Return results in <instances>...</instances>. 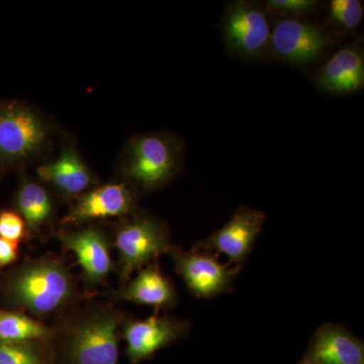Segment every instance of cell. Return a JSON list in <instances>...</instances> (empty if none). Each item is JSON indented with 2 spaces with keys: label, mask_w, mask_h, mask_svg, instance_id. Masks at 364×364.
Instances as JSON below:
<instances>
[{
  "label": "cell",
  "mask_w": 364,
  "mask_h": 364,
  "mask_svg": "<svg viewBox=\"0 0 364 364\" xmlns=\"http://www.w3.org/2000/svg\"><path fill=\"white\" fill-rule=\"evenodd\" d=\"M124 318V313L109 304L71 309L52 327L56 364H119Z\"/></svg>",
  "instance_id": "6da1fadb"
},
{
  "label": "cell",
  "mask_w": 364,
  "mask_h": 364,
  "mask_svg": "<svg viewBox=\"0 0 364 364\" xmlns=\"http://www.w3.org/2000/svg\"><path fill=\"white\" fill-rule=\"evenodd\" d=\"M0 291L11 310L40 321L61 317L78 299L70 270L63 260L52 255L30 258L14 267L4 277Z\"/></svg>",
  "instance_id": "7a4b0ae2"
},
{
  "label": "cell",
  "mask_w": 364,
  "mask_h": 364,
  "mask_svg": "<svg viewBox=\"0 0 364 364\" xmlns=\"http://www.w3.org/2000/svg\"><path fill=\"white\" fill-rule=\"evenodd\" d=\"M112 245L119 257L122 284L132 274L158 261L164 253L176 247L165 224L151 215H136L117 226Z\"/></svg>",
  "instance_id": "3957f363"
},
{
  "label": "cell",
  "mask_w": 364,
  "mask_h": 364,
  "mask_svg": "<svg viewBox=\"0 0 364 364\" xmlns=\"http://www.w3.org/2000/svg\"><path fill=\"white\" fill-rule=\"evenodd\" d=\"M46 139L47 129L30 107L18 102H0V171L32 156Z\"/></svg>",
  "instance_id": "277c9868"
},
{
  "label": "cell",
  "mask_w": 364,
  "mask_h": 364,
  "mask_svg": "<svg viewBox=\"0 0 364 364\" xmlns=\"http://www.w3.org/2000/svg\"><path fill=\"white\" fill-rule=\"evenodd\" d=\"M179 158L178 146L168 136H141L132 143L124 173L141 188L152 191L162 188L176 176Z\"/></svg>",
  "instance_id": "5b68a950"
},
{
  "label": "cell",
  "mask_w": 364,
  "mask_h": 364,
  "mask_svg": "<svg viewBox=\"0 0 364 364\" xmlns=\"http://www.w3.org/2000/svg\"><path fill=\"white\" fill-rule=\"evenodd\" d=\"M169 254L177 274L196 298L213 299L233 291L241 268L222 264L215 254L195 247L184 251L176 246Z\"/></svg>",
  "instance_id": "8992f818"
},
{
  "label": "cell",
  "mask_w": 364,
  "mask_h": 364,
  "mask_svg": "<svg viewBox=\"0 0 364 364\" xmlns=\"http://www.w3.org/2000/svg\"><path fill=\"white\" fill-rule=\"evenodd\" d=\"M191 323L156 313L147 318H126L121 327V337L126 342V355L130 364H140L155 354L186 337Z\"/></svg>",
  "instance_id": "52a82bcc"
},
{
  "label": "cell",
  "mask_w": 364,
  "mask_h": 364,
  "mask_svg": "<svg viewBox=\"0 0 364 364\" xmlns=\"http://www.w3.org/2000/svg\"><path fill=\"white\" fill-rule=\"evenodd\" d=\"M222 28L228 49L244 58H256L269 46V21L262 9L251 2L240 0L228 4Z\"/></svg>",
  "instance_id": "ba28073f"
},
{
  "label": "cell",
  "mask_w": 364,
  "mask_h": 364,
  "mask_svg": "<svg viewBox=\"0 0 364 364\" xmlns=\"http://www.w3.org/2000/svg\"><path fill=\"white\" fill-rule=\"evenodd\" d=\"M267 214L247 207H239L231 220L195 248L228 257L227 264L242 268L252 252L256 240L262 231Z\"/></svg>",
  "instance_id": "9c48e42d"
},
{
  "label": "cell",
  "mask_w": 364,
  "mask_h": 364,
  "mask_svg": "<svg viewBox=\"0 0 364 364\" xmlns=\"http://www.w3.org/2000/svg\"><path fill=\"white\" fill-rule=\"evenodd\" d=\"M327 33L311 21L299 18L277 20L272 28L270 48L280 60L305 65L317 60L329 46Z\"/></svg>",
  "instance_id": "30bf717a"
},
{
  "label": "cell",
  "mask_w": 364,
  "mask_h": 364,
  "mask_svg": "<svg viewBox=\"0 0 364 364\" xmlns=\"http://www.w3.org/2000/svg\"><path fill=\"white\" fill-rule=\"evenodd\" d=\"M60 241L66 250L77 258L83 279L90 287L105 284L114 269L112 244L107 235L97 227L82 228L60 234Z\"/></svg>",
  "instance_id": "8fae6325"
},
{
  "label": "cell",
  "mask_w": 364,
  "mask_h": 364,
  "mask_svg": "<svg viewBox=\"0 0 364 364\" xmlns=\"http://www.w3.org/2000/svg\"><path fill=\"white\" fill-rule=\"evenodd\" d=\"M304 364H364L363 340L336 323H325L314 334Z\"/></svg>",
  "instance_id": "7c38bea8"
},
{
  "label": "cell",
  "mask_w": 364,
  "mask_h": 364,
  "mask_svg": "<svg viewBox=\"0 0 364 364\" xmlns=\"http://www.w3.org/2000/svg\"><path fill=\"white\" fill-rule=\"evenodd\" d=\"M135 198L124 183H109L81 196L64 219V224L79 225L95 220L124 217L133 212Z\"/></svg>",
  "instance_id": "4fadbf2b"
},
{
  "label": "cell",
  "mask_w": 364,
  "mask_h": 364,
  "mask_svg": "<svg viewBox=\"0 0 364 364\" xmlns=\"http://www.w3.org/2000/svg\"><path fill=\"white\" fill-rule=\"evenodd\" d=\"M114 298L136 305L152 306L156 312L169 310L178 303L176 287L160 269L158 261L139 270L136 277L114 294Z\"/></svg>",
  "instance_id": "5bb4252c"
},
{
  "label": "cell",
  "mask_w": 364,
  "mask_h": 364,
  "mask_svg": "<svg viewBox=\"0 0 364 364\" xmlns=\"http://www.w3.org/2000/svg\"><path fill=\"white\" fill-rule=\"evenodd\" d=\"M317 83L331 95H350L364 85V55L356 46L335 53L318 71Z\"/></svg>",
  "instance_id": "9a60e30c"
},
{
  "label": "cell",
  "mask_w": 364,
  "mask_h": 364,
  "mask_svg": "<svg viewBox=\"0 0 364 364\" xmlns=\"http://www.w3.org/2000/svg\"><path fill=\"white\" fill-rule=\"evenodd\" d=\"M38 176L67 196H78L90 188V170L73 150H66L55 161L41 165Z\"/></svg>",
  "instance_id": "2e32d148"
},
{
  "label": "cell",
  "mask_w": 364,
  "mask_h": 364,
  "mask_svg": "<svg viewBox=\"0 0 364 364\" xmlns=\"http://www.w3.org/2000/svg\"><path fill=\"white\" fill-rule=\"evenodd\" d=\"M18 214L26 223L28 235L39 233L43 226L51 220L54 205L48 191L40 184L23 181L16 196Z\"/></svg>",
  "instance_id": "e0dca14e"
},
{
  "label": "cell",
  "mask_w": 364,
  "mask_h": 364,
  "mask_svg": "<svg viewBox=\"0 0 364 364\" xmlns=\"http://www.w3.org/2000/svg\"><path fill=\"white\" fill-rule=\"evenodd\" d=\"M53 328L20 311L0 309V341L50 342Z\"/></svg>",
  "instance_id": "ac0fdd59"
},
{
  "label": "cell",
  "mask_w": 364,
  "mask_h": 364,
  "mask_svg": "<svg viewBox=\"0 0 364 364\" xmlns=\"http://www.w3.org/2000/svg\"><path fill=\"white\" fill-rule=\"evenodd\" d=\"M0 364H56V360L51 341H0Z\"/></svg>",
  "instance_id": "d6986e66"
},
{
  "label": "cell",
  "mask_w": 364,
  "mask_h": 364,
  "mask_svg": "<svg viewBox=\"0 0 364 364\" xmlns=\"http://www.w3.org/2000/svg\"><path fill=\"white\" fill-rule=\"evenodd\" d=\"M332 21L344 30L358 28L363 20V4L359 0H332L329 4Z\"/></svg>",
  "instance_id": "ffe728a7"
},
{
  "label": "cell",
  "mask_w": 364,
  "mask_h": 364,
  "mask_svg": "<svg viewBox=\"0 0 364 364\" xmlns=\"http://www.w3.org/2000/svg\"><path fill=\"white\" fill-rule=\"evenodd\" d=\"M28 235L23 218L14 210L0 212V238L20 243Z\"/></svg>",
  "instance_id": "44dd1931"
},
{
  "label": "cell",
  "mask_w": 364,
  "mask_h": 364,
  "mask_svg": "<svg viewBox=\"0 0 364 364\" xmlns=\"http://www.w3.org/2000/svg\"><path fill=\"white\" fill-rule=\"evenodd\" d=\"M265 6L270 11L284 14L287 18H296L312 13L318 2L314 0H269Z\"/></svg>",
  "instance_id": "7402d4cb"
},
{
  "label": "cell",
  "mask_w": 364,
  "mask_h": 364,
  "mask_svg": "<svg viewBox=\"0 0 364 364\" xmlns=\"http://www.w3.org/2000/svg\"><path fill=\"white\" fill-rule=\"evenodd\" d=\"M20 254V243L0 238V270L16 262Z\"/></svg>",
  "instance_id": "603a6c76"
},
{
  "label": "cell",
  "mask_w": 364,
  "mask_h": 364,
  "mask_svg": "<svg viewBox=\"0 0 364 364\" xmlns=\"http://www.w3.org/2000/svg\"><path fill=\"white\" fill-rule=\"evenodd\" d=\"M299 364H304L301 361H299Z\"/></svg>",
  "instance_id": "cb8c5ba5"
}]
</instances>
